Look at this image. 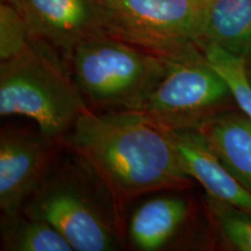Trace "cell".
Instances as JSON below:
<instances>
[{"label":"cell","mask_w":251,"mask_h":251,"mask_svg":"<svg viewBox=\"0 0 251 251\" xmlns=\"http://www.w3.org/2000/svg\"><path fill=\"white\" fill-rule=\"evenodd\" d=\"M207 61L225 78L238 108L251 122V84L246 71V59L215 46L201 48Z\"/></svg>","instance_id":"obj_14"},{"label":"cell","mask_w":251,"mask_h":251,"mask_svg":"<svg viewBox=\"0 0 251 251\" xmlns=\"http://www.w3.org/2000/svg\"><path fill=\"white\" fill-rule=\"evenodd\" d=\"M89 108L68 61L46 41L31 39L24 52L0 62L1 118L30 119L41 133L59 141Z\"/></svg>","instance_id":"obj_2"},{"label":"cell","mask_w":251,"mask_h":251,"mask_svg":"<svg viewBox=\"0 0 251 251\" xmlns=\"http://www.w3.org/2000/svg\"><path fill=\"white\" fill-rule=\"evenodd\" d=\"M235 179L251 193V122L241 111H226L201 129Z\"/></svg>","instance_id":"obj_11"},{"label":"cell","mask_w":251,"mask_h":251,"mask_svg":"<svg viewBox=\"0 0 251 251\" xmlns=\"http://www.w3.org/2000/svg\"><path fill=\"white\" fill-rule=\"evenodd\" d=\"M59 141L102 187L120 226L133 200L183 190L192 179L171 131L141 111L89 108Z\"/></svg>","instance_id":"obj_1"},{"label":"cell","mask_w":251,"mask_h":251,"mask_svg":"<svg viewBox=\"0 0 251 251\" xmlns=\"http://www.w3.org/2000/svg\"><path fill=\"white\" fill-rule=\"evenodd\" d=\"M171 134L187 174L202 185L207 196L251 213V193L226 169L201 130H176Z\"/></svg>","instance_id":"obj_9"},{"label":"cell","mask_w":251,"mask_h":251,"mask_svg":"<svg viewBox=\"0 0 251 251\" xmlns=\"http://www.w3.org/2000/svg\"><path fill=\"white\" fill-rule=\"evenodd\" d=\"M87 105L102 111H140L163 75L165 58L109 35L87 39L68 57Z\"/></svg>","instance_id":"obj_4"},{"label":"cell","mask_w":251,"mask_h":251,"mask_svg":"<svg viewBox=\"0 0 251 251\" xmlns=\"http://www.w3.org/2000/svg\"><path fill=\"white\" fill-rule=\"evenodd\" d=\"M165 58L163 75L140 111L170 131L201 130L235 101L228 83L199 46Z\"/></svg>","instance_id":"obj_5"},{"label":"cell","mask_w":251,"mask_h":251,"mask_svg":"<svg viewBox=\"0 0 251 251\" xmlns=\"http://www.w3.org/2000/svg\"><path fill=\"white\" fill-rule=\"evenodd\" d=\"M211 218L225 240L240 251H251V213L207 196Z\"/></svg>","instance_id":"obj_15"},{"label":"cell","mask_w":251,"mask_h":251,"mask_svg":"<svg viewBox=\"0 0 251 251\" xmlns=\"http://www.w3.org/2000/svg\"><path fill=\"white\" fill-rule=\"evenodd\" d=\"M74 158V164L52 166L21 212L51 225L75 251L120 249L122 227L108 197L85 166Z\"/></svg>","instance_id":"obj_3"},{"label":"cell","mask_w":251,"mask_h":251,"mask_svg":"<svg viewBox=\"0 0 251 251\" xmlns=\"http://www.w3.org/2000/svg\"><path fill=\"white\" fill-rule=\"evenodd\" d=\"M1 2L13 6V7L19 9L21 13L26 14V0H1ZM25 17H26V15H25Z\"/></svg>","instance_id":"obj_17"},{"label":"cell","mask_w":251,"mask_h":251,"mask_svg":"<svg viewBox=\"0 0 251 251\" xmlns=\"http://www.w3.org/2000/svg\"><path fill=\"white\" fill-rule=\"evenodd\" d=\"M199 46H215L240 57H249L251 0H208Z\"/></svg>","instance_id":"obj_12"},{"label":"cell","mask_w":251,"mask_h":251,"mask_svg":"<svg viewBox=\"0 0 251 251\" xmlns=\"http://www.w3.org/2000/svg\"><path fill=\"white\" fill-rule=\"evenodd\" d=\"M30 28L24 13L13 6L0 4V61L20 55L31 42Z\"/></svg>","instance_id":"obj_16"},{"label":"cell","mask_w":251,"mask_h":251,"mask_svg":"<svg viewBox=\"0 0 251 251\" xmlns=\"http://www.w3.org/2000/svg\"><path fill=\"white\" fill-rule=\"evenodd\" d=\"M25 15L31 37L55 47L65 59L83 41L106 35L100 0H26Z\"/></svg>","instance_id":"obj_8"},{"label":"cell","mask_w":251,"mask_h":251,"mask_svg":"<svg viewBox=\"0 0 251 251\" xmlns=\"http://www.w3.org/2000/svg\"><path fill=\"white\" fill-rule=\"evenodd\" d=\"M58 140L27 129L4 128L0 135V208L21 212L55 163Z\"/></svg>","instance_id":"obj_7"},{"label":"cell","mask_w":251,"mask_h":251,"mask_svg":"<svg viewBox=\"0 0 251 251\" xmlns=\"http://www.w3.org/2000/svg\"><path fill=\"white\" fill-rule=\"evenodd\" d=\"M1 250L74 251L64 236L42 219L19 212L1 218Z\"/></svg>","instance_id":"obj_13"},{"label":"cell","mask_w":251,"mask_h":251,"mask_svg":"<svg viewBox=\"0 0 251 251\" xmlns=\"http://www.w3.org/2000/svg\"><path fill=\"white\" fill-rule=\"evenodd\" d=\"M246 59V71H247V76L249 78V81L251 84V55L249 57L244 58Z\"/></svg>","instance_id":"obj_18"},{"label":"cell","mask_w":251,"mask_h":251,"mask_svg":"<svg viewBox=\"0 0 251 251\" xmlns=\"http://www.w3.org/2000/svg\"><path fill=\"white\" fill-rule=\"evenodd\" d=\"M188 214V202L177 196H161L135 209L128 224V238L134 248L156 251L164 248L179 230Z\"/></svg>","instance_id":"obj_10"},{"label":"cell","mask_w":251,"mask_h":251,"mask_svg":"<svg viewBox=\"0 0 251 251\" xmlns=\"http://www.w3.org/2000/svg\"><path fill=\"white\" fill-rule=\"evenodd\" d=\"M100 5L106 35L169 57L199 46L208 0H100Z\"/></svg>","instance_id":"obj_6"}]
</instances>
